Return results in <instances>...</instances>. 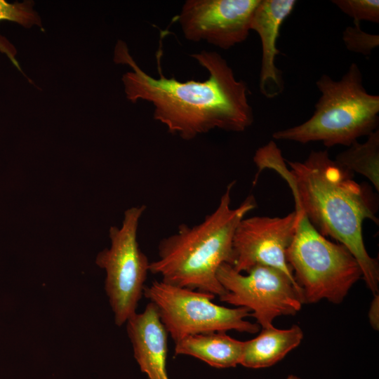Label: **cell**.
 <instances>
[{
    "mask_svg": "<svg viewBox=\"0 0 379 379\" xmlns=\"http://www.w3.org/2000/svg\"><path fill=\"white\" fill-rule=\"evenodd\" d=\"M190 55L208 72L207 79L180 81L173 77L166 78L159 66L157 79L140 67L127 44L119 40L114 62L131 68L121 79L127 100L132 103L150 102L154 119L169 133L186 140L215 128L246 131L254 121L246 83L237 79L226 60L215 51Z\"/></svg>",
    "mask_w": 379,
    "mask_h": 379,
    "instance_id": "obj_1",
    "label": "cell"
},
{
    "mask_svg": "<svg viewBox=\"0 0 379 379\" xmlns=\"http://www.w3.org/2000/svg\"><path fill=\"white\" fill-rule=\"evenodd\" d=\"M253 162L258 168L255 182L265 168L278 173L313 226L348 248L366 286L378 294V262L368 253L362 235L364 220L378 225V218L369 192L353 180V173L331 159L327 150L312 151L303 161H286L288 168L272 140L256 150Z\"/></svg>",
    "mask_w": 379,
    "mask_h": 379,
    "instance_id": "obj_2",
    "label": "cell"
},
{
    "mask_svg": "<svg viewBox=\"0 0 379 379\" xmlns=\"http://www.w3.org/2000/svg\"><path fill=\"white\" fill-rule=\"evenodd\" d=\"M235 181L230 182L215 211L199 224H181L178 231L162 239L158 258L149 263V272L161 281L175 286L222 295L226 291L217 278L223 263L232 266V242L239 222L257 204L253 195L237 208L231 207Z\"/></svg>",
    "mask_w": 379,
    "mask_h": 379,
    "instance_id": "obj_3",
    "label": "cell"
},
{
    "mask_svg": "<svg viewBox=\"0 0 379 379\" xmlns=\"http://www.w3.org/2000/svg\"><path fill=\"white\" fill-rule=\"evenodd\" d=\"M316 85L321 96L312 116L300 125L274 132V139L349 147L378 129L379 96L367 92L357 64L352 63L340 80L323 74Z\"/></svg>",
    "mask_w": 379,
    "mask_h": 379,
    "instance_id": "obj_4",
    "label": "cell"
},
{
    "mask_svg": "<svg viewBox=\"0 0 379 379\" xmlns=\"http://www.w3.org/2000/svg\"><path fill=\"white\" fill-rule=\"evenodd\" d=\"M293 239L286 253L303 303L321 300L338 304L362 277L360 266L347 247L332 242L313 226L298 201Z\"/></svg>",
    "mask_w": 379,
    "mask_h": 379,
    "instance_id": "obj_5",
    "label": "cell"
},
{
    "mask_svg": "<svg viewBox=\"0 0 379 379\" xmlns=\"http://www.w3.org/2000/svg\"><path fill=\"white\" fill-rule=\"evenodd\" d=\"M143 295L157 308L159 319L175 342L188 335L234 330L256 333L257 323L245 320L248 309L215 304V295L175 286L161 281L145 286Z\"/></svg>",
    "mask_w": 379,
    "mask_h": 379,
    "instance_id": "obj_6",
    "label": "cell"
},
{
    "mask_svg": "<svg viewBox=\"0 0 379 379\" xmlns=\"http://www.w3.org/2000/svg\"><path fill=\"white\" fill-rule=\"evenodd\" d=\"M145 209V205L127 209L121 227L109 229L110 247L99 252L95 259L96 265L106 272L105 290L118 326L136 313L149 272L150 262L137 240L139 221Z\"/></svg>",
    "mask_w": 379,
    "mask_h": 379,
    "instance_id": "obj_7",
    "label": "cell"
},
{
    "mask_svg": "<svg viewBox=\"0 0 379 379\" xmlns=\"http://www.w3.org/2000/svg\"><path fill=\"white\" fill-rule=\"evenodd\" d=\"M246 273L227 263L219 267L217 278L226 291L219 297L221 302L248 309L262 328L272 326L277 317L295 315L300 310L302 289L284 272L258 265Z\"/></svg>",
    "mask_w": 379,
    "mask_h": 379,
    "instance_id": "obj_8",
    "label": "cell"
},
{
    "mask_svg": "<svg viewBox=\"0 0 379 379\" xmlns=\"http://www.w3.org/2000/svg\"><path fill=\"white\" fill-rule=\"evenodd\" d=\"M260 0H187L178 16L184 36L227 50L244 41Z\"/></svg>",
    "mask_w": 379,
    "mask_h": 379,
    "instance_id": "obj_9",
    "label": "cell"
},
{
    "mask_svg": "<svg viewBox=\"0 0 379 379\" xmlns=\"http://www.w3.org/2000/svg\"><path fill=\"white\" fill-rule=\"evenodd\" d=\"M295 223V211L284 217L244 218L233 237V268L242 273L258 265L270 266L284 272L297 283L286 258Z\"/></svg>",
    "mask_w": 379,
    "mask_h": 379,
    "instance_id": "obj_10",
    "label": "cell"
},
{
    "mask_svg": "<svg viewBox=\"0 0 379 379\" xmlns=\"http://www.w3.org/2000/svg\"><path fill=\"white\" fill-rule=\"evenodd\" d=\"M295 0H260L251 22V30L260 36L262 60L260 72V91L268 98L280 94L284 89L281 71L275 65L280 54L277 41L284 21L293 11Z\"/></svg>",
    "mask_w": 379,
    "mask_h": 379,
    "instance_id": "obj_11",
    "label": "cell"
},
{
    "mask_svg": "<svg viewBox=\"0 0 379 379\" xmlns=\"http://www.w3.org/2000/svg\"><path fill=\"white\" fill-rule=\"evenodd\" d=\"M126 329L141 371L148 379H169L168 333L154 305L149 302L142 312L131 316L126 321Z\"/></svg>",
    "mask_w": 379,
    "mask_h": 379,
    "instance_id": "obj_12",
    "label": "cell"
},
{
    "mask_svg": "<svg viewBox=\"0 0 379 379\" xmlns=\"http://www.w3.org/2000/svg\"><path fill=\"white\" fill-rule=\"evenodd\" d=\"M175 355H188L218 368L240 364L244 341L226 332H211L186 336L175 342Z\"/></svg>",
    "mask_w": 379,
    "mask_h": 379,
    "instance_id": "obj_13",
    "label": "cell"
},
{
    "mask_svg": "<svg viewBox=\"0 0 379 379\" xmlns=\"http://www.w3.org/2000/svg\"><path fill=\"white\" fill-rule=\"evenodd\" d=\"M302 338V330L298 325L287 329L273 326L262 328L257 337L244 341L240 364L251 368L271 366L296 348Z\"/></svg>",
    "mask_w": 379,
    "mask_h": 379,
    "instance_id": "obj_14",
    "label": "cell"
},
{
    "mask_svg": "<svg viewBox=\"0 0 379 379\" xmlns=\"http://www.w3.org/2000/svg\"><path fill=\"white\" fill-rule=\"evenodd\" d=\"M363 143L353 142L348 149L338 154L335 161L353 173L366 178L379 190V131L372 132Z\"/></svg>",
    "mask_w": 379,
    "mask_h": 379,
    "instance_id": "obj_15",
    "label": "cell"
},
{
    "mask_svg": "<svg viewBox=\"0 0 379 379\" xmlns=\"http://www.w3.org/2000/svg\"><path fill=\"white\" fill-rule=\"evenodd\" d=\"M34 3L31 0L15 3L0 0V21H11L25 28L37 26L44 30L41 19L34 9ZM0 51L6 54L15 66L20 69L15 59V51L6 41L0 40Z\"/></svg>",
    "mask_w": 379,
    "mask_h": 379,
    "instance_id": "obj_16",
    "label": "cell"
},
{
    "mask_svg": "<svg viewBox=\"0 0 379 379\" xmlns=\"http://www.w3.org/2000/svg\"><path fill=\"white\" fill-rule=\"evenodd\" d=\"M342 38L347 50L363 55H371L379 46V35L363 31L358 22H354V26H347Z\"/></svg>",
    "mask_w": 379,
    "mask_h": 379,
    "instance_id": "obj_17",
    "label": "cell"
},
{
    "mask_svg": "<svg viewBox=\"0 0 379 379\" xmlns=\"http://www.w3.org/2000/svg\"><path fill=\"white\" fill-rule=\"evenodd\" d=\"M343 13L354 19V22L366 20L379 22L378 0H333Z\"/></svg>",
    "mask_w": 379,
    "mask_h": 379,
    "instance_id": "obj_18",
    "label": "cell"
},
{
    "mask_svg": "<svg viewBox=\"0 0 379 379\" xmlns=\"http://www.w3.org/2000/svg\"><path fill=\"white\" fill-rule=\"evenodd\" d=\"M379 298L378 294L374 295V298L371 302L368 317L371 326L375 330H378L379 327Z\"/></svg>",
    "mask_w": 379,
    "mask_h": 379,
    "instance_id": "obj_19",
    "label": "cell"
},
{
    "mask_svg": "<svg viewBox=\"0 0 379 379\" xmlns=\"http://www.w3.org/2000/svg\"><path fill=\"white\" fill-rule=\"evenodd\" d=\"M286 379H300V378H299L297 376L291 375H289Z\"/></svg>",
    "mask_w": 379,
    "mask_h": 379,
    "instance_id": "obj_20",
    "label": "cell"
}]
</instances>
